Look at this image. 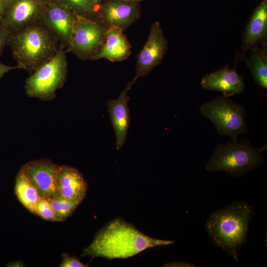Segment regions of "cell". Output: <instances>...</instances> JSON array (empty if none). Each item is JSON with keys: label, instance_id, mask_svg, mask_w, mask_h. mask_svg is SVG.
I'll use <instances>...</instances> for the list:
<instances>
[{"label": "cell", "instance_id": "1", "mask_svg": "<svg viewBox=\"0 0 267 267\" xmlns=\"http://www.w3.org/2000/svg\"><path fill=\"white\" fill-rule=\"evenodd\" d=\"M174 243V241L148 236L130 223L117 218L97 232L91 243L83 250L81 256L125 259L150 248Z\"/></svg>", "mask_w": 267, "mask_h": 267}, {"label": "cell", "instance_id": "2", "mask_svg": "<svg viewBox=\"0 0 267 267\" xmlns=\"http://www.w3.org/2000/svg\"><path fill=\"white\" fill-rule=\"evenodd\" d=\"M253 207L238 201L212 212L206 222V230L215 245L226 252L236 262L246 242L249 223L254 215Z\"/></svg>", "mask_w": 267, "mask_h": 267}, {"label": "cell", "instance_id": "3", "mask_svg": "<svg viewBox=\"0 0 267 267\" xmlns=\"http://www.w3.org/2000/svg\"><path fill=\"white\" fill-rule=\"evenodd\" d=\"M59 43L46 26L38 21L11 33L8 45L18 65L33 72L56 54Z\"/></svg>", "mask_w": 267, "mask_h": 267}, {"label": "cell", "instance_id": "4", "mask_svg": "<svg viewBox=\"0 0 267 267\" xmlns=\"http://www.w3.org/2000/svg\"><path fill=\"white\" fill-rule=\"evenodd\" d=\"M266 147L257 148L247 140L231 139L216 147L205 168L209 171H224L241 177L262 165Z\"/></svg>", "mask_w": 267, "mask_h": 267}, {"label": "cell", "instance_id": "5", "mask_svg": "<svg viewBox=\"0 0 267 267\" xmlns=\"http://www.w3.org/2000/svg\"><path fill=\"white\" fill-rule=\"evenodd\" d=\"M65 47L60 44L56 54L39 67L26 80L27 95L44 100H50L56 96V90L66 81L67 60Z\"/></svg>", "mask_w": 267, "mask_h": 267}, {"label": "cell", "instance_id": "6", "mask_svg": "<svg viewBox=\"0 0 267 267\" xmlns=\"http://www.w3.org/2000/svg\"><path fill=\"white\" fill-rule=\"evenodd\" d=\"M200 112L213 123L221 135L237 139L247 131L244 107L228 97L220 96L205 102Z\"/></svg>", "mask_w": 267, "mask_h": 267}, {"label": "cell", "instance_id": "7", "mask_svg": "<svg viewBox=\"0 0 267 267\" xmlns=\"http://www.w3.org/2000/svg\"><path fill=\"white\" fill-rule=\"evenodd\" d=\"M109 26L76 14L72 40L65 48L82 60L91 59L103 45Z\"/></svg>", "mask_w": 267, "mask_h": 267}, {"label": "cell", "instance_id": "8", "mask_svg": "<svg viewBox=\"0 0 267 267\" xmlns=\"http://www.w3.org/2000/svg\"><path fill=\"white\" fill-rule=\"evenodd\" d=\"M76 14L59 0L46 3L41 21L65 48L71 42Z\"/></svg>", "mask_w": 267, "mask_h": 267}, {"label": "cell", "instance_id": "9", "mask_svg": "<svg viewBox=\"0 0 267 267\" xmlns=\"http://www.w3.org/2000/svg\"><path fill=\"white\" fill-rule=\"evenodd\" d=\"M167 49L168 41L160 23L156 21L150 26L148 39L137 56L135 77L146 76L161 63Z\"/></svg>", "mask_w": 267, "mask_h": 267}, {"label": "cell", "instance_id": "10", "mask_svg": "<svg viewBox=\"0 0 267 267\" xmlns=\"http://www.w3.org/2000/svg\"><path fill=\"white\" fill-rule=\"evenodd\" d=\"M46 4L38 0H7L1 26L12 33L40 21Z\"/></svg>", "mask_w": 267, "mask_h": 267}, {"label": "cell", "instance_id": "11", "mask_svg": "<svg viewBox=\"0 0 267 267\" xmlns=\"http://www.w3.org/2000/svg\"><path fill=\"white\" fill-rule=\"evenodd\" d=\"M140 14L138 1L105 0L99 5L98 18L108 26L116 27L124 31L135 22Z\"/></svg>", "mask_w": 267, "mask_h": 267}, {"label": "cell", "instance_id": "12", "mask_svg": "<svg viewBox=\"0 0 267 267\" xmlns=\"http://www.w3.org/2000/svg\"><path fill=\"white\" fill-rule=\"evenodd\" d=\"M60 166L45 158L29 162L21 169L37 190L40 197L50 198L57 194Z\"/></svg>", "mask_w": 267, "mask_h": 267}, {"label": "cell", "instance_id": "13", "mask_svg": "<svg viewBox=\"0 0 267 267\" xmlns=\"http://www.w3.org/2000/svg\"><path fill=\"white\" fill-rule=\"evenodd\" d=\"M137 79L135 77L129 82L117 99H109L106 102L116 136V148L118 150L122 148L126 140L130 125V115L128 105L130 97L127 95V93Z\"/></svg>", "mask_w": 267, "mask_h": 267}, {"label": "cell", "instance_id": "14", "mask_svg": "<svg viewBox=\"0 0 267 267\" xmlns=\"http://www.w3.org/2000/svg\"><path fill=\"white\" fill-rule=\"evenodd\" d=\"M201 86L207 90L221 91L227 97L242 93L245 88L242 76L235 69L228 66L205 76L201 81Z\"/></svg>", "mask_w": 267, "mask_h": 267}, {"label": "cell", "instance_id": "15", "mask_svg": "<svg viewBox=\"0 0 267 267\" xmlns=\"http://www.w3.org/2000/svg\"><path fill=\"white\" fill-rule=\"evenodd\" d=\"M57 194L81 204L85 198L88 185L82 174L76 168L60 166L57 178Z\"/></svg>", "mask_w": 267, "mask_h": 267}, {"label": "cell", "instance_id": "16", "mask_svg": "<svg viewBox=\"0 0 267 267\" xmlns=\"http://www.w3.org/2000/svg\"><path fill=\"white\" fill-rule=\"evenodd\" d=\"M131 45L121 29L109 26L104 42L91 60L106 59L111 62L126 59L131 53Z\"/></svg>", "mask_w": 267, "mask_h": 267}, {"label": "cell", "instance_id": "17", "mask_svg": "<svg viewBox=\"0 0 267 267\" xmlns=\"http://www.w3.org/2000/svg\"><path fill=\"white\" fill-rule=\"evenodd\" d=\"M267 34V0H262L255 9L243 35V52L266 40Z\"/></svg>", "mask_w": 267, "mask_h": 267}, {"label": "cell", "instance_id": "18", "mask_svg": "<svg viewBox=\"0 0 267 267\" xmlns=\"http://www.w3.org/2000/svg\"><path fill=\"white\" fill-rule=\"evenodd\" d=\"M267 40L261 46L255 45L252 48L246 63L250 69L256 83L267 89Z\"/></svg>", "mask_w": 267, "mask_h": 267}, {"label": "cell", "instance_id": "19", "mask_svg": "<svg viewBox=\"0 0 267 267\" xmlns=\"http://www.w3.org/2000/svg\"><path fill=\"white\" fill-rule=\"evenodd\" d=\"M14 192L23 206L31 213L36 215V206L40 196L21 169L16 177Z\"/></svg>", "mask_w": 267, "mask_h": 267}, {"label": "cell", "instance_id": "20", "mask_svg": "<svg viewBox=\"0 0 267 267\" xmlns=\"http://www.w3.org/2000/svg\"><path fill=\"white\" fill-rule=\"evenodd\" d=\"M76 14L98 21V12L100 4L94 0H59Z\"/></svg>", "mask_w": 267, "mask_h": 267}, {"label": "cell", "instance_id": "21", "mask_svg": "<svg viewBox=\"0 0 267 267\" xmlns=\"http://www.w3.org/2000/svg\"><path fill=\"white\" fill-rule=\"evenodd\" d=\"M57 222L64 221L70 217L80 204L57 194L49 198Z\"/></svg>", "mask_w": 267, "mask_h": 267}, {"label": "cell", "instance_id": "22", "mask_svg": "<svg viewBox=\"0 0 267 267\" xmlns=\"http://www.w3.org/2000/svg\"><path fill=\"white\" fill-rule=\"evenodd\" d=\"M36 215L44 220L50 222H57L49 198L40 197L36 204Z\"/></svg>", "mask_w": 267, "mask_h": 267}, {"label": "cell", "instance_id": "23", "mask_svg": "<svg viewBox=\"0 0 267 267\" xmlns=\"http://www.w3.org/2000/svg\"><path fill=\"white\" fill-rule=\"evenodd\" d=\"M62 262L59 267H87L88 265L83 264L80 261L75 257H72L67 253L62 255Z\"/></svg>", "mask_w": 267, "mask_h": 267}, {"label": "cell", "instance_id": "24", "mask_svg": "<svg viewBox=\"0 0 267 267\" xmlns=\"http://www.w3.org/2000/svg\"><path fill=\"white\" fill-rule=\"evenodd\" d=\"M11 33L4 27L0 26V56L2 54L3 49L8 43Z\"/></svg>", "mask_w": 267, "mask_h": 267}, {"label": "cell", "instance_id": "25", "mask_svg": "<svg viewBox=\"0 0 267 267\" xmlns=\"http://www.w3.org/2000/svg\"><path fill=\"white\" fill-rule=\"evenodd\" d=\"M16 69H22L21 67L18 64L16 66H9L0 62V79L1 78L5 73Z\"/></svg>", "mask_w": 267, "mask_h": 267}, {"label": "cell", "instance_id": "26", "mask_svg": "<svg viewBox=\"0 0 267 267\" xmlns=\"http://www.w3.org/2000/svg\"><path fill=\"white\" fill-rule=\"evenodd\" d=\"M164 267H197L195 265L187 261L173 262L166 264Z\"/></svg>", "mask_w": 267, "mask_h": 267}, {"label": "cell", "instance_id": "27", "mask_svg": "<svg viewBox=\"0 0 267 267\" xmlns=\"http://www.w3.org/2000/svg\"><path fill=\"white\" fill-rule=\"evenodd\" d=\"M7 1V0H0V26H1Z\"/></svg>", "mask_w": 267, "mask_h": 267}, {"label": "cell", "instance_id": "28", "mask_svg": "<svg viewBox=\"0 0 267 267\" xmlns=\"http://www.w3.org/2000/svg\"><path fill=\"white\" fill-rule=\"evenodd\" d=\"M23 262L21 261H15V262H10L8 263L7 266V267H24Z\"/></svg>", "mask_w": 267, "mask_h": 267}, {"label": "cell", "instance_id": "29", "mask_svg": "<svg viewBox=\"0 0 267 267\" xmlns=\"http://www.w3.org/2000/svg\"><path fill=\"white\" fill-rule=\"evenodd\" d=\"M42 2H44V3H47L48 2H49L51 0H38Z\"/></svg>", "mask_w": 267, "mask_h": 267}, {"label": "cell", "instance_id": "30", "mask_svg": "<svg viewBox=\"0 0 267 267\" xmlns=\"http://www.w3.org/2000/svg\"><path fill=\"white\" fill-rule=\"evenodd\" d=\"M129 1H138L140 2L141 1L144 0H127Z\"/></svg>", "mask_w": 267, "mask_h": 267}, {"label": "cell", "instance_id": "31", "mask_svg": "<svg viewBox=\"0 0 267 267\" xmlns=\"http://www.w3.org/2000/svg\"><path fill=\"white\" fill-rule=\"evenodd\" d=\"M95 0V1H97V2H99V0Z\"/></svg>", "mask_w": 267, "mask_h": 267}]
</instances>
